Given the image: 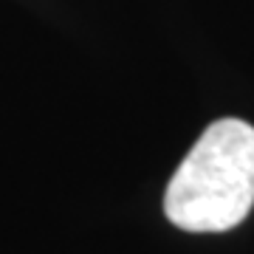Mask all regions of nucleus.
I'll list each match as a JSON object with an SVG mask.
<instances>
[{
  "instance_id": "f257e3e1",
  "label": "nucleus",
  "mask_w": 254,
  "mask_h": 254,
  "mask_svg": "<svg viewBox=\"0 0 254 254\" xmlns=\"http://www.w3.org/2000/svg\"><path fill=\"white\" fill-rule=\"evenodd\" d=\"M254 206V127L218 119L167 187L164 212L184 232H229Z\"/></svg>"
}]
</instances>
